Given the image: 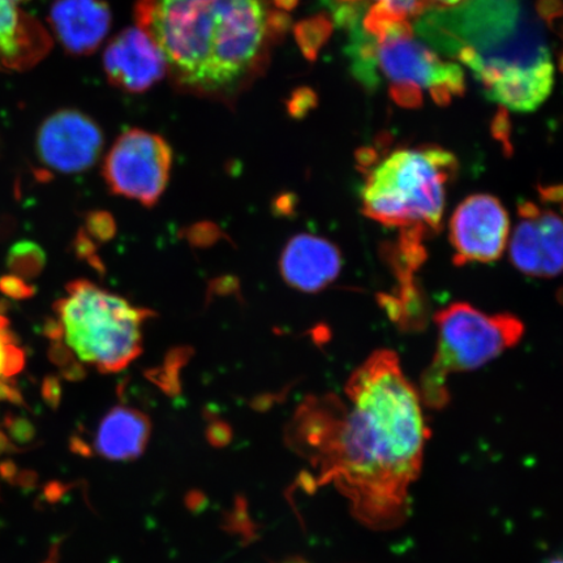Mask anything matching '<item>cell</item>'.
I'll use <instances>...</instances> for the list:
<instances>
[{"mask_svg": "<svg viewBox=\"0 0 563 563\" xmlns=\"http://www.w3.org/2000/svg\"><path fill=\"white\" fill-rule=\"evenodd\" d=\"M338 396L309 397L286 429V441L305 457L312 487L333 484L357 520L376 531L402 525L408 492L418 481L428 440L419 390L398 354L378 350L352 373Z\"/></svg>", "mask_w": 563, "mask_h": 563, "instance_id": "obj_1", "label": "cell"}, {"mask_svg": "<svg viewBox=\"0 0 563 563\" xmlns=\"http://www.w3.org/2000/svg\"><path fill=\"white\" fill-rule=\"evenodd\" d=\"M135 15L175 88L224 104L262 74L267 46L290 25L266 0H136Z\"/></svg>", "mask_w": 563, "mask_h": 563, "instance_id": "obj_2", "label": "cell"}, {"mask_svg": "<svg viewBox=\"0 0 563 563\" xmlns=\"http://www.w3.org/2000/svg\"><path fill=\"white\" fill-rule=\"evenodd\" d=\"M417 32L473 70L493 102L530 112L551 95L554 66L543 26L519 0H464L427 13Z\"/></svg>", "mask_w": 563, "mask_h": 563, "instance_id": "obj_3", "label": "cell"}, {"mask_svg": "<svg viewBox=\"0 0 563 563\" xmlns=\"http://www.w3.org/2000/svg\"><path fill=\"white\" fill-rule=\"evenodd\" d=\"M456 172V158L441 147L394 152L368 172L363 213L387 228L438 232Z\"/></svg>", "mask_w": 563, "mask_h": 563, "instance_id": "obj_4", "label": "cell"}, {"mask_svg": "<svg viewBox=\"0 0 563 563\" xmlns=\"http://www.w3.org/2000/svg\"><path fill=\"white\" fill-rule=\"evenodd\" d=\"M67 297L54 309L63 328V340L77 361L101 373L125 369L143 352V325L156 316L133 307L115 294L86 279L70 282Z\"/></svg>", "mask_w": 563, "mask_h": 563, "instance_id": "obj_5", "label": "cell"}, {"mask_svg": "<svg viewBox=\"0 0 563 563\" xmlns=\"http://www.w3.org/2000/svg\"><path fill=\"white\" fill-rule=\"evenodd\" d=\"M438 350L422 373L421 404L442 408L449 404V377L495 361L522 340L525 323L511 313L487 314L466 302H454L434 317Z\"/></svg>", "mask_w": 563, "mask_h": 563, "instance_id": "obj_6", "label": "cell"}, {"mask_svg": "<svg viewBox=\"0 0 563 563\" xmlns=\"http://www.w3.org/2000/svg\"><path fill=\"white\" fill-rule=\"evenodd\" d=\"M173 150L156 133L133 129L123 133L104 158L103 178L111 194L157 206L170 179Z\"/></svg>", "mask_w": 563, "mask_h": 563, "instance_id": "obj_7", "label": "cell"}, {"mask_svg": "<svg viewBox=\"0 0 563 563\" xmlns=\"http://www.w3.org/2000/svg\"><path fill=\"white\" fill-rule=\"evenodd\" d=\"M413 30L406 20L397 21L376 40V68L396 84H411L429 90L445 88L453 96L464 93L463 69L443 62L438 54L412 40Z\"/></svg>", "mask_w": 563, "mask_h": 563, "instance_id": "obj_8", "label": "cell"}, {"mask_svg": "<svg viewBox=\"0 0 563 563\" xmlns=\"http://www.w3.org/2000/svg\"><path fill=\"white\" fill-rule=\"evenodd\" d=\"M510 231V216L497 197L485 194L467 197L449 223L454 264L497 262L508 246Z\"/></svg>", "mask_w": 563, "mask_h": 563, "instance_id": "obj_9", "label": "cell"}, {"mask_svg": "<svg viewBox=\"0 0 563 563\" xmlns=\"http://www.w3.org/2000/svg\"><path fill=\"white\" fill-rule=\"evenodd\" d=\"M35 145L42 164L52 170L79 174L89 170L100 158L103 133L82 112L60 110L42 123Z\"/></svg>", "mask_w": 563, "mask_h": 563, "instance_id": "obj_10", "label": "cell"}, {"mask_svg": "<svg viewBox=\"0 0 563 563\" xmlns=\"http://www.w3.org/2000/svg\"><path fill=\"white\" fill-rule=\"evenodd\" d=\"M562 220L558 211L523 201L510 239V258L526 276L554 278L562 271Z\"/></svg>", "mask_w": 563, "mask_h": 563, "instance_id": "obj_11", "label": "cell"}, {"mask_svg": "<svg viewBox=\"0 0 563 563\" xmlns=\"http://www.w3.org/2000/svg\"><path fill=\"white\" fill-rule=\"evenodd\" d=\"M103 68L112 86L126 93H144L167 74L159 48L141 27H129L106 47Z\"/></svg>", "mask_w": 563, "mask_h": 563, "instance_id": "obj_12", "label": "cell"}, {"mask_svg": "<svg viewBox=\"0 0 563 563\" xmlns=\"http://www.w3.org/2000/svg\"><path fill=\"white\" fill-rule=\"evenodd\" d=\"M342 253L320 236L299 234L285 246L280 274L286 284L301 292H320L332 285L342 271Z\"/></svg>", "mask_w": 563, "mask_h": 563, "instance_id": "obj_13", "label": "cell"}, {"mask_svg": "<svg viewBox=\"0 0 563 563\" xmlns=\"http://www.w3.org/2000/svg\"><path fill=\"white\" fill-rule=\"evenodd\" d=\"M104 0H55L51 24L56 38L73 55H89L101 46L111 27Z\"/></svg>", "mask_w": 563, "mask_h": 563, "instance_id": "obj_14", "label": "cell"}, {"mask_svg": "<svg viewBox=\"0 0 563 563\" xmlns=\"http://www.w3.org/2000/svg\"><path fill=\"white\" fill-rule=\"evenodd\" d=\"M152 422L136 408L117 406L104 415L96 434L95 449L109 461L125 462L143 455Z\"/></svg>", "mask_w": 563, "mask_h": 563, "instance_id": "obj_15", "label": "cell"}, {"mask_svg": "<svg viewBox=\"0 0 563 563\" xmlns=\"http://www.w3.org/2000/svg\"><path fill=\"white\" fill-rule=\"evenodd\" d=\"M21 0H0V58L32 63L48 48L47 35L20 10Z\"/></svg>", "mask_w": 563, "mask_h": 563, "instance_id": "obj_16", "label": "cell"}, {"mask_svg": "<svg viewBox=\"0 0 563 563\" xmlns=\"http://www.w3.org/2000/svg\"><path fill=\"white\" fill-rule=\"evenodd\" d=\"M194 355L191 347L181 346L168 351L164 364L158 368L146 371L145 376L150 382L156 384L167 396L176 397L181 391L180 369Z\"/></svg>", "mask_w": 563, "mask_h": 563, "instance_id": "obj_17", "label": "cell"}, {"mask_svg": "<svg viewBox=\"0 0 563 563\" xmlns=\"http://www.w3.org/2000/svg\"><path fill=\"white\" fill-rule=\"evenodd\" d=\"M46 265L45 251L31 241L19 242L11 246L7 256V267L13 276L23 279L37 278Z\"/></svg>", "mask_w": 563, "mask_h": 563, "instance_id": "obj_18", "label": "cell"}, {"mask_svg": "<svg viewBox=\"0 0 563 563\" xmlns=\"http://www.w3.org/2000/svg\"><path fill=\"white\" fill-rule=\"evenodd\" d=\"M333 26L332 21L323 15L301 21L295 26V37H297L301 52L307 59L314 60L317 58L320 48L325 45L330 34H332Z\"/></svg>", "mask_w": 563, "mask_h": 563, "instance_id": "obj_19", "label": "cell"}, {"mask_svg": "<svg viewBox=\"0 0 563 563\" xmlns=\"http://www.w3.org/2000/svg\"><path fill=\"white\" fill-rule=\"evenodd\" d=\"M9 321L0 316V379L11 378L24 368L25 356L9 333Z\"/></svg>", "mask_w": 563, "mask_h": 563, "instance_id": "obj_20", "label": "cell"}, {"mask_svg": "<svg viewBox=\"0 0 563 563\" xmlns=\"http://www.w3.org/2000/svg\"><path fill=\"white\" fill-rule=\"evenodd\" d=\"M84 230L96 243H109L117 235L115 218L106 210L90 211L87 214Z\"/></svg>", "mask_w": 563, "mask_h": 563, "instance_id": "obj_21", "label": "cell"}, {"mask_svg": "<svg viewBox=\"0 0 563 563\" xmlns=\"http://www.w3.org/2000/svg\"><path fill=\"white\" fill-rule=\"evenodd\" d=\"M224 238L220 228L213 222H199L186 230V239L195 249H209Z\"/></svg>", "mask_w": 563, "mask_h": 563, "instance_id": "obj_22", "label": "cell"}, {"mask_svg": "<svg viewBox=\"0 0 563 563\" xmlns=\"http://www.w3.org/2000/svg\"><path fill=\"white\" fill-rule=\"evenodd\" d=\"M74 252L77 258L88 263L98 273L104 272V265L97 252V243L91 239L86 230L77 232L74 239Z\"/></svg>", "mask_w": 563, "mask_h": 563, "instance_id": "obj_23", "label": "cell"}, {"mask_svg": "<svg viewBox=\"0 0 563 563\" xmlns=\"http://www.w3.org/2000/svg\"><path fill=\"white\" fill-rule=\"evenodd\" d=\"M224 522H227V530L232 533H243L245 538L250 539L255 534V526H253L249 512H246V504L243 498L236 499L234 510L229 514Z\"/></svg>", "mask_w": 563, "mask_h": 563, "instance_id": "obj_24", "label": "cell"}, {"mask_svg": "<svg viewBox=\"0 0 563 563\" xmlns=\"http://www.w3.org/2000/svg\"><path fill=\"white\" fill-rule=\"evenodd\" d=\"M0 291L12 299L23 300L33 297L35 287L27 284L25 279L11 274V276L0 278Z\"/></svg>", "mask_w": 563, "mask_h": 563, "instance_id": "obj_25", "label": "cell"}, {"mask_svg": "<svg viewBox=\"0 0 563 563\" xmlns=\"http://www.w3.org/2000/svg\"><path fill=\"white\" fill-rule=\"evenodd\" d=\"M393 100L407 109H417L422 103L421 90L411 84H394L390 88Z\"/></svg>", "mask_w": 563, "mask_h": 563, "instance_id": "obj_26", "label": "cell"}, {"mask_svg": "<svg viewBox=\"0 0 563 563\" xmlns=\"http://www.w3.org/2000/svg\"><path fill=\"white\" fill-rule=\"evenodd\" d=\"M317 104L314 91L309 88H300L294 91L290 102H288V112L294 118H302L307 115Z\"/></svg>", "mask_w": 563, "mask_h": 563, "instance_id": "obj_27", "label": "cell"}, {"mask_svg": "<svg viewBox=\"0 0 563 563\" xmlns=\"http://www.w3.org/2000/svg\"><path fill=\"white\" fill-rule=\"evenodd\" d=\"M206 438L210 446L216 449L227 448L232 441V428L227 421L213 419L209 422L206 431Z\"/></svg>", "mask_w": 563, "mask_h": 563, "instance_id": "obj_28", "label": "cell"}, {"mask_svg": "<svg viewBox=\"0 0 563 563\" xmlns=\"http://www.w3.org/2000/svg\"><path fill=\"white\" fill-rule=\"evenodd\" d=\"M241 291V284L234 277H221L210 282L208 295L211 297H229Z\"/></svg>", "mask_w": 563, "mask_h": 563, "instance_id": "obj_29", "label": "cell"}, {"mask_svg": "<svg viewBox=\"0 0 563 563\" xmlns=\"http://www.w3.org/2000/svg\"><path fill=\"white\" fill-rule=\"evenodd\" d=\"M48 357L56 367L65 368L66 365L73 363L76 358L73 350L63 341H53L51 350H48Z\"/></svg>", "mask_w": 563, "mask_h": 563, "instance_id": "obj_30", "label": "cell"}, {"mask_svg": "<svg viewBox=\"0 0 563 563\" xmlns=\"http://www.w3.org/2000/svg\"><path fill=\"white\" fill-rule=\"evenodd\" d=\"M42 397L45 402L52 408H58L62 400V384L60 379L55 376H48L42 384Z\"/></svg>", "mask_w": 563, "mask_h": 563, "instance_id": "obj_31", "label": "cell"}, {"mask_svg": "<svg viewBox=\"0 0 563 563\" xmlns=\"http://www.w3.org/2000/svg\"><path fill=\"white\" fill-rule=\"evenodd\" d=\"M377 2L389 5L391 10L406 18L424 9V3L421 0H377Z\"/></svg>", "mask_w": 563, "mask_h": 563, "instance_id": "obj_32", "label": "cell"}, {"mask_svg": "<svg viewBox=\"0 0 563 563\" xmlns=\"http://www.w3.org/2000/svg\"><path fill=\"white\" fill-rule=\"evenodd\" d=\"M9 428L13 438L21 442H26L32 439L33 427L31 422L25 419H10Z\"/></svg>", "mask_w": 563, "mask_h": 563, "instance_id": "obj_33", "label": "cell"}, {"mask_svg": "<svg viewBox=\"0 0 563 563\" xmlns=\"http://www.w3.org/2000/svg\"><path fill=\"white\" fill-rule=\"evenodd\" d=\"M538 11L541 18L551 23V21L561 16V0H540Z\"/></svg>", "mask_w": 563, "mask_h": 563, "instance_id": "obj_34", "label": "cell"}, {"mask_svg": "<svg viewBox=\"0 0 563 563\" xmlns=\"http://www.w3.org/2000/svg\"><path fill=\"white\" fill-rule=\"evenodd\" d=\"M60 375L70 383L81 382L87 377L86 365L75 358L73 363L60 369Z\"/></svg>", "mask_w": 563, "mask_h": 563, "instance_id": "obj_35", "label": "cell"}, {"mask_svg": "<svg viewBox=\"0 0 563 563\" xmlns=\"http://www.w3.org/2000/svg\"><path fill=\"white\" fill-rule=\"evenodd\" d=\"M493 132H495L496 137L499 140L505 141L508 139V133L510 132V122L508 114H506L504 110L503 112H499L495 119V122H493Z\"/></svg>", "mask_w": 563, "mask_h": 563, "instance_id": "obj_36", "label": "cell"}, {"mask_svg": "<svg viewBox=\"0 0 563 563\" xmlns=\"http://www.w3.org/2000/svg\"><path fill=\"white\" fill-rule=\"evenodd\" d=\"M0 400H9L12 404L23 402V398H21L16 387L3 383L2 379H0Z\"/></svg>", "mask_w": 563, "mask_h": 563, "instance_id": "obj_37", "label": "cell"}, {"mask_svg": "<svg viewBox=\"0 0 563 563\" xmlns=\"http://www.w3.org/2000/svg\"><path fill=\"white\" fill-rule=\"evenodd\" d=\"M186 504L189 510H200L202 506L207 504V498L201 492H189Z\"/></svg>", "mask_w": 563, "mask_h": 563, "instance_id": "obj_38", "label": "cell"}, {"mask_svg": "<svg viewBox=\"0 0 563 563\" xmlns=\"http://www.w3.org/2000/svg\"><path fill=\"white\" fill-rule=\"evenodd\" d=\"M273 2L282 11H291L297 7L299 0H273Z\"/></svg>", "mask_w": 563, "mask_h": 563, "instance_id": "obj_39", "label": "cell"}, {"mask_svg": "<svg viewBox=\"0 0 563 563\" xmlns=\"http://www.w3.org/2000/svg\"><path fill=\"white\" fill-rule=\"evenodd\" d=\"M427 2L440 4L443 7H448V5L450 7V5H455L457 3H462V2H464V0H427Z\"/></svg>", "mask_w": 563, "mask_h": 563, "instance_id": "obj_40", "label": "cell"}, {"mask_svg": "<svg viewBox=\"0 0 563 563\" xmlns=\"http://www.w3.org/2000/svg\"><path fill=\"white\" fill-rule=\"evenodd\" d=\"M284 563H307V562L302 561L301 559H298V558H292L290 560L285 561Z\"/></svg>", "mask_w": 563, "mask_h": 563, "instance_id": "obj_41", "label": "cell"}, {"mask_svg": "<svg viewBox=\"0 0 563 563\" xmlns=\"http://www.w3.org/2000/svg\"><path fill=\"white\" fill-rule=\"evenodd\" d=\"M549 563H562V561H561V559H555V560H553V561H551Z\"/></svg>", "mask_w": 563, "mask_h": 563, "instance_id": "obj_42", "label": "cell"}]
</instances>
